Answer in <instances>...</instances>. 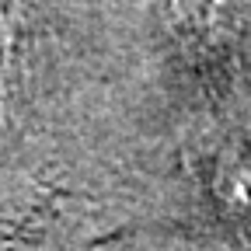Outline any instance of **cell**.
<instances>
[{"instance_id":"cell-1","label":"cell","mask_w":251,"mask_h":251,"mask_svg":"<svg viewBox=\"0 0 251 251\" xmlns=\"http://www.w3.org/2000/svg\"><path fill=\"white\" fill-rule=\"evenodd\" d=\"M216 196L234 216L251 224V129L234 136L216 161Z\"/></svg>"},{"instance_id":"cell-3","label":"cell","mask_w":251,"mask_h":251,"mask_svg":"<svg viewBox=\"0 0 251 251\" xmlns=\"http://www.w3.org/2000/svg\"><path fill=\"white\" fill-rule=\"evenodd\" d=\"M11 42H14V11L11 0H0V67L11 56Z\"/></svg>"},{"instance_id":"cell-2","label":"cell","mask_w":251,"mask_h":251,"mask_svg":"<svg viewBox=\"0 0 251 251\" xmlns=\"http://www.w3.org/2000/svg\"><path fill=\"white\" fill-rule=\"evenodd\" d=\"M175 7L199 31H230L251 21V0H175Z\"/></svg>"}]
</instances>
